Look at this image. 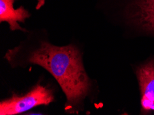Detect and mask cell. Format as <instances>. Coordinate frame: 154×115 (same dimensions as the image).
I'll return each instance as SVG.
<instances>
[{
  "label": "cell",
  "instance_id": "cell-1",
  "mask_svg": "<svg viewBox=\"0 0 154 115\" xmlns=\"http://www.w3.org/2000/svg\"><path fill=\"white\" fill-rule=\"evenodd\" d=\"M4 58L13 68L37 65L55 79L66 97L68 114L82 111L86 97H93L95 81L88 76L82 53L74 44L58 46L51 44L42 32L33 31L20 45L7 51Z\"/></svg>",
  "mask_w": 154,
  "mask_h": 115
},
{
  "label": "cell",
  "instance_id": "cell-2",
  "mask_svg": "<svg viewBox=\"0 0 154 115\" xmlns=\"http://www.w3.org/2000/svg\"><path fill=\"white\" fill-rule=\"evenodd\" d=\"M55 101L53 88L42 85L39 81L26 93L19 95L13 93L11 97L0 102V114L17 115L24 113L39 105H48Z\"/></svg>",
  "mask_w": 154,
  "mask_h": 115
},
{
  "label": "cell",
  "instance_id": "cell-3",
  "mask_svg": "<svg viewBox=\"0 0 154 115\" xmlns=\"http://www.w3.org/2000/svg\"><path fill=\"white\" fill-rule=\"evenodd\" d=\"M123 16L126 23L136 31L154 35V0H127Z\"/></svg>",
  "mask_w": 154,
  "mask_h": 115
},
{
  "label": "cell",
  "instance_id": "cell-4",
  "mask_svg": "<svg viewBox=\"0 0 154 115\" xmlns=\"http://www.w3.org/2000/svg\"><path fill=\"white\" fill-rule=\"evenodd\" d=\"M140 93L141 114L154 113V57L134 68Z\"/></svg>",
  "mask_w": 154,
  "mask_h": 115
},
{
  "label": "cell",
  "instance_id": "cell-5",
  "mask_svg": "<svg viewBox=\"0 0 154 115\" xmlns=\"http://www.w3.org/2000/svg\"><path fill=\"white\" fill-rule=\"evenodd\" d=\"M15 0H0V22H7L11 31L21 30L26 32L18 22L24 23L26 19L31 17V13L24 6L14 8L13 4Z\"/></svg>",
  "mask_w": 154,
  "mask_h": 115
},
{
  "label": "cell",
  "instance_id": "cell-6",
  "mask_svg": "<svg viewBox=\"0 0 154 115\" xmlns=\"http://www.w3.org/2000/svg\"><path fill=\"white\" fill-rule=\"evenodd\" d=\"M46 0H37V5L35 6L36 10H39L45 4Z\"/></svg>",
  "mask_w": 154,
  "mask_h": 115
}]
</instances>
